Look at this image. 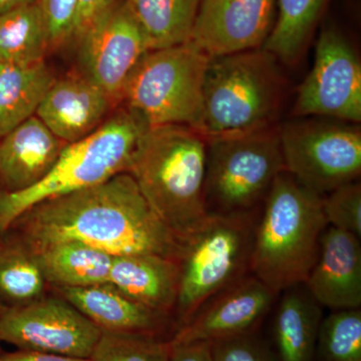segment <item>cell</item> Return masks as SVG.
I'll return each mask as SVG.
<instances>
[{
  "label": "cell",
  "mask_w": 361,
  "mask_h": 361,
  "mask_svg": "<svg viewBox=\"0 0 361 361\" xmlns=\"http://www.w3.org/2000/svg\"><path fill=\"white\" fill-rule=\"evenodd\" d=\"M7 231L35 252L70 241L113 256L154 254L179 261L182 251V240L152 210L129 173L42 202Z\"/></svg>",
  "instance_id": "obj_1"
},
{
  "label": "cell",
  "mask_w": 361,
  "mask_h": 361,
  "mask_svg": "<svg viewBox=\"0 0 361 361\" xmlns=\"http://www.w3.org/2000/svg\"><path fill=\"white\" fill-rule=\"evenodd\" d=\"M206 164L205 137L192 127L169 125L146 130L128 168L152 210L180 240L208 217Z\"/></svg>",
  "instance_id": "obj_2"
},
{
  "label": "cell",
  "mask_w": 361,
  "mask_h": 361,
  "mask_svg": "<svg viewBox=\"0 0 361 361\" xmlns=\"http://www.w3.org/2000/svg\"><path fill=\"white\" fill-rule=\"evenodd\" d=\"M327 226L322 195L284 171L273 182L261 207L251 274L278 294L303 284L318 257Z\"/></svg>",
  "instance_id": "obj_3"
},
{
  "label": "cell",
  "mask_w": 361,
  "mask_h": 361,
  "mask_svg": "<svg viewBox=\"0 0 361 361\" xmlns=\"http://www.w3.org/2000/svg\"><path fill=\"white\" fill-rule=\"evenodd\" d=\"M278 61L263 49L210 58L195 130L208 141L276 126L285 92Z\"/></svg>",
  "instance_id": "obj_4"
},
{
  "label": "cell",
  "mask_w": 361,
  "mask_h": 361,
  "mask_svg": "<svg viewBox=\"0 0 361 361\" xmlns=\"http://www.w3.org/2000/svg\"><path fill=\"white\" fill-rule=\"evenodd\" d=\"M149 128L141 116L123 109L87 137L66 145L51 170L35 186L13 193L0 191V235L42 202L127 173L135 147Z\"/></svg>",
  "instance_id": "obj_5"
},
{
  "label": "cell",
  "mask_w": 361,
  "mask_h": 361,
  "mask_svg": "<svg viewBox=\"0 0 361 361\" xmlns=\"http://www.w3.org/2000/svg\"><path fill=\"white\" fill-rule=\"evenodd\" d=\"M259 214L208 215L182 240L174 311L177 331L211 297L250 274Z\"/></svg>",
  "instance_id": "obj_6"
},
{
  "label": "cell",
  "mask_w": 361,
  "mask_h": 361,
  "mask_svg": "<svg viewBox=\"0 0 361 361\" xmlns=\"http://www.w3.org/2000/svg\"><path fill=\"white\" fill-rule=\"evenodd\" d=\"M210 56L191 40L149 51L128 78L121 102L149 128L198 125Z\"/></svg>",
  "instance_id": "obj_7"
},
{
  "label": "cell",
  "mask_w": 361,
  "mask_h": 361,
  "mask_svg": "<svg viewBox=\"0 0 361 361\" xmlns=\"http://www.w3.org/2000/svg\"><path fill=\"white\" fill-rule=\"evenodd\" d=\"M279 127L207 141L205 202L209 215L259 212L284 172Z\"/></svg>",
  "instance_id": "obj_8"
},
{
  "label": "cell",
  "mask_w": 361,
  "mask_h": 361,
  "mask_svg": "<svg viewBox=\"0 0 361 361\" xmlns=\"http://www.w3.org/2000/svg\"><path fill=\"white\" fill-rule=\"evenodd\" d=\"M279 137L285 171L322 196L360 177L357 123L302 116L279 128Z\"/></svg>",
  "instance_id": "obj_9"
},
{
  "label": "cell",
  "mask_w": 361,
  "mask_h": 361,
  "mask_svg": "<svg viewBox=\"0 0 361 361\" xmlns=\"http://www.w3.org/2000/svg\"><path fill=\"white\" fill-rule=\"evenodd\" d=\"M293 116H319L351 123L361 121V63L348 37L323 28L314 61L299 87Z\"/></svg>",
  "instance_id": "obj_10"
},
{
  "label": "cell",
  "mask_w": 361,
  "mask_h": 361,
  "mask_svg": "<svg viewBox=\"0 0 361 361\" xmlns=\"http://www.w3.org/2000/svg\"><path fill=\"white\" fill-rule=\"evenodd\" d=\"M102 334L61 297L42 296L25 305L4 307L0 313V341L20 350L90 358Z\"/></svg>",
  "instance_id": "obj_11"
},
{
  "label": "cell",
  "mask_w": 361,
  "mask_h": 361,
  "mask_svg": "<svg viewBox=\"0 0 361 361\" xmlns=\"http://www.w3.org/2000/svg\"><path fill=\"white\" fill-rule=\"evenodd\" d=\"M82 75L121 102L128 78L149 49L125 0L109 9L77 40Z\"/></svg>",
  "instance_id": "obj_12"
},
{
  "label": "cell",
  "mask_w": 361,
  "mask_h": 361,
  "mask_svg": "<svg viewBox=\"0 0 361 361\" xmlns=\"http://www.w3.org/2000/svg\"><path fill=\"white\" fill-rule=\"evenodd\" d=\"M278 296L250 273L206 301L170 342L213 343L259 331Z\"/></svg>",
  "instance_id": "obj_13"
},
{
  "label": "cell",
  "mask_w": 361,
  "mask_h": 361,
  "mask_svg": "<svg viewBox=\"0 0 361 361\" xmlns=\"http://www.w3.org/2000/svg\"><path fill=\"white\" fill-rule=\"evenodd\" d=\"M276 0H201L191 42L210 58L262 49Z\"/></svg>",
  "instance_id": "obj_14"
},
{
  "label": "cell",
  "mask_w": 361,
  "mask_h": 361,
  "mask_svg": "<svg viewBox=\"0 0 361 361\" xmlns=\"http://www.w3.org/2000/svg\"><path fill=\"white\" fill-rule=\"evenodd\" d=\"M116 99L82 75L56 78L35 116L66 144L84 139L106 121Z\"/></svg>",
  "instance_id": "obj_15"
},
{
  "label": "cell",
  "mask_w": 361,
  "mask_h": 361,
  "mask_svg": "<svg viewBox=\"0 0 361 361\" xmlns=\"http://www.w3.org/2000/svg\"><path fill=\"white\" fill-rule=\"evenodd\" d=\"M303 284L322 307L332 310L360 308V238L327 226L318 257Z\"/></svg>",
  "instance_id": "obj_16"
},
{
  "label": "cell",
  "mask_w": 361,
  "mask_h": 361,
  "mask_svg": "<svg viewBox=\"0 0 361 361\" xmlns=\"http://www.w3.org/2000/svg\"><path fill=\"white\" fill-rule=\"evenodd\" d=\"M71 304L102 331L147 334L171 341L177 332L174 320L126 296L110 282L87 287H56Z\"/></svg>",
  "instance_id": "obj_17"
},
{
  "label": "cell",
  "mask_w": 361,
  "mask_h": 361,
  "mask_svg": "<svg viewBox=\"0 0 361 361\" xmlns=\"http://www.w3.org/2000/svg\"><path fill=\"white\" fill-rule=\"evenodd\" d=\"M65 142L37 116L0 137V191H23L44 179L58 161Z\"/></svg>",
  "instance_id": "obj_18"
},
{
  "label": "cell",
  "mask_w": 361,
  "mask_h": 361,
  "mask_svg": "<svg viewBox=\"0 0 361 361\" xmlns=\"http://www.w3.org/2000/svg\"><path fill=\"white\" fill-rule=\"evenodd\" d=\"M109 282L135 302L174 320L178 261L154 254L115 256Z\"/></svg>",
  "instance_id": "obj_19"
},
{
  "label": "cell",
  "mask_w": 361,
  "mask_h": 361,
  "mask_svg": "<svg viewBox=\"0 0 361 361\" xmlns=\"http://www.w3.org/2000/svg\"><path fill=\"white\" fill-rule=\"evenodd\" d=\"M280 294L272 322V348L278 361H316L322 306L304 284Z\"/></svg>",
  "instance_id": "obj_20"
},
{
  "label": "cell",
  "mask_w": 361,
  "mask_h": 361,
  "mask_svg": "<svg viewBox=\"0 0 361 361\" xmlns=\"http://www.w3.org/2000/svg\"><path fill=\"white\" fill-rule=\"evenodd\" d=\"M54 80L44 61L30 65L0 61V137L35 116Z\"/></svg>",
  "instance_id": "obj_21"
},
{
  "label": "cell",
  "mask_w": 361,
  "mask_h": 361,
  "mask_svg": "<svg viewBox=\"0 0 361 361\" xmlns=\"http://www.w3.org/2000/svg\"><path fill=\"white\" fill-rule=\"evenodd\" d=\"M35 253L45 280L54 288L109 283L115 258L94 247L73 241L52 244Z\"/></svg>",
  "instance_id": "obj_22"
},
{
  "label": "cell",
  "mask_w": 361,
  "mask_h": 361,
  "mask_svg": "<svg viewBox=\"0 0 361 361\" xmlns=\"http://www.w3.org/2000/svg\"><path fill=\"white\" fill-rule=\"evenodd\" d=\"M148 39L149 49L191 40L201 0H125Z\"/></svg>",
  "instance_id": "obj_23"
},
{
  "label": "cell",
  "mask_w": 361,
  "mask_h": 361,
  "mask_svg": "<svg viewBox=\"0 0 361 361\" xmlns=\"http://www.w3.org/2000/svg\"><path fill=\"white\" fill-rule=\"evenodd\" d=\"M47 283L37 254L11 233L0 235V304L14 307L37 300Z\"/></svg>",
  "instance_id": "obj_24"
},
{
  "label": "cell",
  "mask_w": 361,
  "mask_h": 361,
  "mask_svg": "<svg viewBox=\"0 0 361 361\" xmlns=\"http://www.w3.org/2000/svg\"><path fill=\"white\" fill-rule=\"evenodd\" d=\"M329 0H276V18L262 49L294 65L302 56Z\"/></svg>",
  "instance_id": "obj_25"
},
{
  "label": "cell",
  "mask_w": 361,
  "mask_h": 361,
  "mask_svg": "<svg viewBox=\"0 0 361 361\" xmlns=\"http://www.w3.org/2000/svg\"><path fill=\"white\" fill-rule=\"evenodd\" d=\"M49 37L37 2L0 16V61L30 65L44 61Z\"/></svg>",
  "instance_id": "obj_26"
},
{
  "label": "cell",
  "mask_w": 361,
  "mask_h": 361,
  "mask_svg": "<svg viewBox=\"0 0 361 361\" xmlns=\"http://www.w3.org/2000/svg\"><path fill=\"white\" fill-rule=\"evenodd\" d=\"M316 361H361V310H334L323 317Z\"/></svg>",
  "instance_id": "obj_27"
},
{
  "label": "cell",
  "mask_w": 361,
  "mask_h": 361,
  "mask_svg": "<svg viewBox=\"0 0 361 361\" xmlns=\"http://www.w3.org/2000/svg\"><path fill=\"white\" fill-rule=\"evenodd\" d=\"M170 341L147 334L104 332L92 361H170Z\"/></svg>",
  "instance_id": "obj_28"
},
{
  "label": "cell",
  "mask_w": 361,
  "mask_h": 361,
  "mask_svg": "<svg viewBox=\"0 0 361 361\" xmlns=\"http://www.w3.org/2000/svg\"><path fill=\"white\" fill-rule=\"evenodd\" d=\"M322 210L329 226L361 237V185L348 183L322 196Z\"/></svg>",
  "instance_id": "obj_29"
},
{
  "label": "cell",
  "mask_w": 361,
  "mask_h": 361,
  "mask_svg": "<svg viewBox=\"0 0 361 361\" xmlns=\"http://www.w3.org/2000/svg\"><path fill=\"white\" fill-rule=\"evenodd\" d=\"M211 345L213 361H278L272 346L259 331L213 342Z\"/></svg>",
  "instance_id": "obj_30"
},
{
  "label": "cell",
  "mask_w": 361,
  "mask_h": 361,
  "mask_svg": "<svg viewBox=\"0 0 361 361\" xmlns=\"http://www.w3.org/2000/svg\"><path fill=\"white\" fill-rule=\"evenodd\" d=\"M80 0H37L44 18L49 49H59L73 39Z\"/></svg>",
  "instance_id": "obj_31"
},
{
  "label": "cell",
  "mask_w": 361,
  "mask_h": 361,
  "mask_svg": "<svg viewBox=\"0 0 361 361\" xmlns=\"http://www.w3.org/2000/svg\"><path fill=\"white\" fill-rule=\"evenodd\" d=\"M120 1L121 0H80L71 40L77 42L103 14Z\"/></svg>",
  "instance_id": "obj_32"
},
{
  "label": "cell",
  "mask_w": 361,
  "mask_h": 361,
  "mask_svg": "<svg viewBox=\"0 0 361 361\" xmlns=\"http://www.w3.org/2000/svg\"><path fill=\"white\" fill-rule=\"evenodd\" d=\"M170 361H213L212 345L209 342H170Z\"/></svg>",
  "instance_id": "obj_33"
},
{
  "label": "cell",
  "mask_w": 361,
  "mask_h": 361,
  "mask_svg": "<svg viewBox=\"0 0 361 361\" xmlns=\"http://www.w3.org/2000/svg\"><path fill=\"white\" fill-rule=\"evenodd\" d=\"M0 361H92L90 358L71 357V356L37 353V351L20 350L2 353Z\"/></svg>",
  "instance_id": "obj_34"
},
{
  "label": "cell",
  "mask_w": 361,
  "mask_h": 361,
  "mask_svg": "<svg viewBox=\"0 0 361 361\" xmlns=\"http://www.w3.org/2000/svg\"><path fill=\"white\" fill-rule=\"evenodd\" d=\"M35 2H37V0H0V16Z\"/></svg>",
  "instance_id": "obj_35"
},
{
  "label": "cell",
  "mask_w": 361,
  "mask_h": 361,
  "mask_svg": "<svg viewBox=\"0 0 361 361\" xmlns=\"http://www.w3.org/2000/svg\"><path fill=\"white\" fill-rule=\"evenodd\" d=\"M2 310H4V306L0 304V313H1ZM0 343H1V341H0ZM2 353H4V351H2L1 345H0V355H1Z\"/></svg>",
  "instance_id": "obj_36"
}]
</instances>
